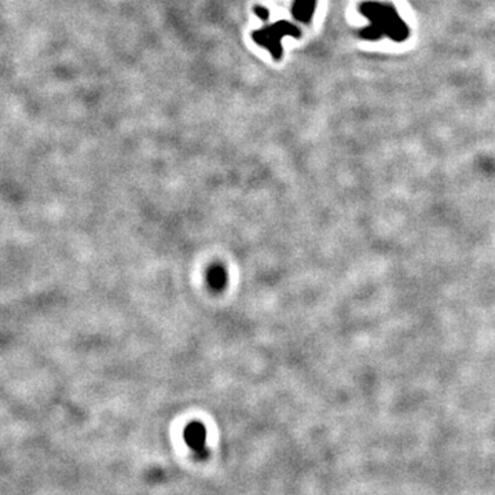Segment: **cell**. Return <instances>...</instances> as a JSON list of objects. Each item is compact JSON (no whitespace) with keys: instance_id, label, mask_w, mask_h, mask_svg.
<instances>
[{"instance_id":"5","label":"cell","mask_w":495,"mask_h":495,"mask_svg":"<svg viewBox=\"0 0 495 495\" xmlns=\"http://www.w3.org/2000/svg\"><path fill=\"white\" fill-rule=\"evenodd\" d=\"M207 281L213 290H222L227 283V274L222 266H212L208 270Z\"/></svg>"},{"instance_id":"1","label":"cell","mask_w":495,"mask_h":495,"mask_svg":"<svg viewBox=\"0 0 495 495\" xmlns=\"http://www.w3.org/2000/svg\"><path fill=\"white\" fill-rule=\"evenodd\" d=\"M362 10L373 21V27L365 31L366 37L374 39L380 34L386 32L396 40H402L407 35V28L405 27V24L388 7H384L377 3H366Z\"/></svg>"},{"instance_id":"4","label":"cell","mask_w":495,"mask_h":495,"mask_svg":"<svg viewBox=\"0 0 495 495\" xmlns=\"http://www.w3.org/2000/svg\"><path fill=\"white\" fill-rule=\"evenodd\" d=\"M316 10V0H296L293 6V15L301 21L308 22Z\"/></svg>"},{"instance_id":"3","label":"cell","mask_w":495,"mask_h":495,"mask_svg":"<svg viewBox=\"0 0 495 495\" xmlns=\"http://www.w3.org/2000/svg\"><path fill=\"white\" fill-rule=\"evenodd\" d=\"M184 440L187 446L198 456L205 457L207 452V430L201 423H190L184 429Z\"/></svg>"},{"instance_id":"6","label":"cell","mask_w":495,"mask_h":495,"mask_svg":"<svg viewBox=\"0 0 495 495\" xmlns=\"http://www.w3.org/2000/svg\"><path fill=\"white\" fill-rule=\"evenodd\" d=\"M255 13L262 18V20H267L269 18V10L264 7H256Z\"/></svg>"},{"instance_id":"2","label":"cell","mask_w":495,"mask_h":495,"mask_svg":"<svg viewBox=\"0 0 495 495\" xmlns=\"http://www.w3.org/2000/svg\"><path fill=\"white\" fill-rule=\"evenodd\" d=\"M299 35H300V31L297 29V27L286 21H280L276 25L256 31L253 34V39L260 46L267 47L276 60H280L283 55V46H281L283 37L285 36L297 37Z\"/></svg>"}]
</instances>
